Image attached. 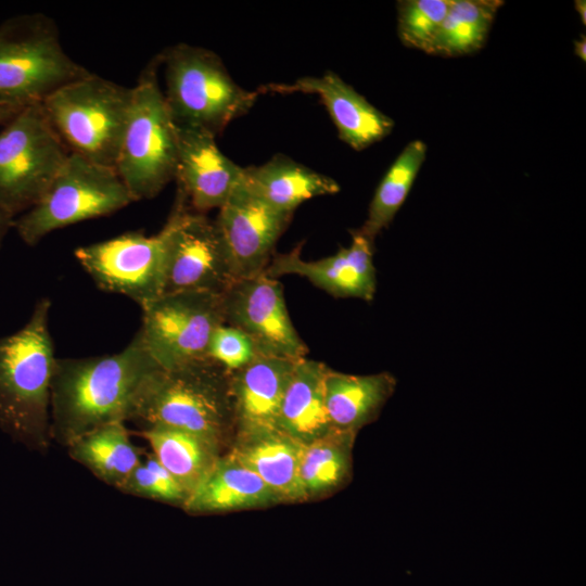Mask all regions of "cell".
<instances>
[{"label":"cell","instance_id":"cell-1","mask_svg":"<svg viewBox=\"0 0 586 586\" xmlns=\"http://www.w3.org/2000/svg\"><path fill=\"white\" fill-rule=\"evenodd\" d=\"M161 368L139 332L122 351L56 358L51 382V440L67 447L113 422L129 421L146 378Z\"/></svg>","mask_w":586,"mask_h":586},{"label":"cell","instance_id":"cell-2","mask_svg":"<svg viewBox=\"0 0 586 586\" xmlns=\"http://www.w3.org/2000/svg\"><path fill=\"white\" fill-rule=\"evenodd\" d=\"M51 301L39 298L26 323L0 337V430L28 450L46 454L51 440V382L56 357Z\"/></svg>","mask_w":586,"mask_h":586},{"label":"cell","instance_id":"cell-3","mask_svg":"<svg viewBox=\"0 0 586 586\" xmlns=\"http://www.w3.org/2000/svg\"><path fill=\"white\" fill-rule=\"evenodd\" d=\"M129 420L190 431L222 446L235 432L230 373L209 358L158 368L138 392Z\"/></svg>","mask_w":586,"mask_h":586},{"label":"cell","instance_id":"cell-4","mask_svg":"<svg viewBox=\"0 0 586 586\" xmlns=\"http://www.w3.org/2000/svg\"><path fill=\"white\" fill-rule=\"evenodd\" d=\"M165 68V102L178 127L216 137L246 114L258 91L240 87L220 58L211 50L178 43L160 54Z\"/></svg>","mask_w":586,"mask_h":586},{"label":"cell","instance_id":"cell-5","mask_svg":"<svg viewBox=\"0 0 586 586\" xmlns=\"http://www.w3.org/2000/svg\"><path fill=\"white\" fill-rule=\"evenodd\" d=\"M90 72L63 49L56 24L42 13L0 23V105L21 110L41 103Z\"/></svg>","mask_w":586,"mask_h":586},{"label":"cell","instance_id":"cell-6","mask_svg":"<svg viewBox=\"0 0 586 586\" xmlns=\"http://www.w3.org/2000/svg\"><path fill=\"white\" fill-rule=\"evenodd\" d=\"M132 92L89 73L52 92L41 105L69 152L115 169Z\"/></svg>","mask_w":586,"mask_h":586},{"label":"cell","instance_id":"cell-7","mask_svg":"<svg viewBox=\"0 0 586 586\" xmlns=\"http://www.w3.org/2000/svg\"><path fill=\"white\" fill-rule=\"evenodd\" d=\"M160 55L132 87L115 170L135 201L156 196L175 179L177 128L158 84Z\"/></svg>","mask_w":586,"mask_h":586},{"label":"cell","instance_id":"cell-8","mask_svg":"<svg viewBox=\"0 0 586 586\" xmlns=\"http://www.w3.org/2000/svg\"><path fill=\"white\" fill-rule=\"evenodd\" d=\"M133 200L116 170L69 152L40 200L13 220V229L28 246L54 230L106 216Z\"/></svg>","mask_w":586,"mask_h":586},{"label":"cell","instance_id":"cell-9","mask_svg":"<svg viewBox=\"0 0 586 586\" xmlns=\"http://www.w3.org/2000/svg\"><path fill=\"white\" fill-rule=\"evenodd\" d=\"M3 126L0 130V209L14 220L40 200L69 151L41 103L20 110Z\"/></svg>","mask_w":586,"mask_h":586},{"label":"cell","instance_id":"cell-10","mask_svg":"<svg viewBox=\"0 0 586 586\" xmlns=\"http://www.w3.org/2000/svg\"><path fill=\"white\" fill-rule=\"evenodd\" d=\"M160 232L164 241L163 294L181 291L222 294L235 280L228 247L215 220L193 211L179 192Z\"/></svg>","mask_w":586,"mask_h":586},{"label":"cell","instance_id":"cell-11","mask_svg":"<svg viewBox=\"0 0 586 586\" xmlns=\"http://www.w3.org/2000/svg\"><path fill=\"white\" fill-rule=\"evenodd\" d=\"M139 333L162 369L207 357L213 333L225 323L222 294L165 293L145 304Z\"/></svg>","mask_w":586,"mask_h":586},{"label":"cell","instance_id":"cell-12","mask_svg":"<svg viewBox=\"0 0 586 586\" xmlns=\"http://www.w3.org/2000/svg\"><path fill=\"white\" fill-rule=\"evenodd\" d=\"M75 257L102 290L122 294L140 307L163 294L164 241L161 232H126L84 245Z\"/></svg>","mask_w":586,"mask_h":586},{"label":"cell","instance_id":"cell-13","mask_svg":"<svg viewBox=\"0 0 586 586\" xmlns=\"http://www.w3.org/2000/svg\"><path fill=\"white\" fill-rule=\"evenodd\" d=\"M225 323L243 331L259 355L301 359L308 352L296 331L280 282L265 272L235 279L222 293Z\"/></svg>","mask_w":586,"mask_h":586},{"label":"cell","instance_id":"cell-14","mask_svg":"<svg viewBox=\"0 0 586 586\" xmlns=\"http://www.w3.org/2000/svg\"><path fill=\"white\" fill-rule=\"evenodd\" d=\"M293 217L250 193L242 183L219 208L215 222L228 247L235 279L265 272Z\"/></svg>","mask_w":586,"mask_h":586},{"label":"cell","instance_id":"cell-15","mask_svg":"<svg viewBox=\"0 0 586 586\" xmlns=\"http://www.w3.org/2000/svg\"><path fill=\"white\" fill-rule=\"evenodd\" d=\"M301 246L275 255L265 273L272 278L296 275L334 297L373 300L377 276L373 265V241L357 230L352 231L349 246L316 260L302 258Z\"/></svg>","mask_w":586,"mask_h":586},{"label":"cell","instance_id":"cell-16","mask_svg":"<svg viewBox=\"0 0 586 586\" xmlns=\"http://www.w3.org/2000/svg\"><path fill=\"white\" fill-rule=\"evenodd\" d=\"M177 128V192L189 206L205 214L220 208L243 181V168L217 146L213 135L187 127Z\"/></svg>","mask_w":586,"mask_h":586},{"label":"cell","instance_id":"cell-17","mask_svg":"<svg viewBox=\"0 0 586 586\" xmlns=\"http://www.w3.org/2000/svg\"><path fill=\"white\" fill-rule=\"evenodd\" d=\"M258 92L317 94L333 120L339 138L356 151L383 140L395 125L390 116L333 72L319 77H302L291 84H269Z\"/></svg>","mask_w":586,"mask_h":586},{"label":"cell","instance_id":"cell-18","mask_svg":"<svg viewBox=\"0 0 586 586\" xmlns=\"http://www.w3.org/2000/svg\"><path fill=\"white\" fill-rule=\"evenodd\" d=\"M302 448L277 426H264L237 431L227 455L259 476L281 504L301 502L306 500L298 475Z\"/></svg>","mask_w":586,"mask_h":586},{"label":"cell","instance_id":"cell-19","mask_svg":"<svg viewBox=\"0 0 586 586\" xmlns=\"http://www.w3.org/2000/svg\"><path fill=\"white\" fill-rule=\"evenodd\" d=\"M297 360L258 355L244 368L230 373L235 432L277 426L281 403Z\"/></svg>","mask_w":586,"mask_h":586},{"label":"cell","instance_id":"cell-20","mask_svg":"<svg viewBox=\"0 0 586 586\" xmlns=\"http://www.w3.org/2000/svg\"><path fill=\"white\" fill-rule=\"evenodd\" d=\"M242 186L269 206L292 214L309 199L340 191L333 178L283 154L275 155L263 165L244 167Z\"/></svg>","mask_w":586,"mask_h":586},{"label":"cell","instance_id":"cell-21","mask_svg":"<svg viewBox=\"0 0 586 586\" xmlns=\"http://www.w3.org/2000/svg\"><path fill=\"white\" fill-rule=\"evenodd\" d=\"M395 386L390 372L358 375L328 368L324 404L332 429L357 434L377 419Z\"/></svg>","mask_w":586,"mask_h":586},{"label":"cell","instance_id":"cell-22","mask_svg":"<svg viewBox=\"0 0 586 586\" xmlns=\"http://www.w3.org/2000/svg\"><path fill=\"white\" fill-rule=\"evenodd\" d=\"M277 504H281L280 499L259 476L225 455L188 497L182 509L193 514H206Z\"/></svg>","mask_w":586,"mask_h":586},{"label":"cell","instance_id":"cell-23","mask_svg":"<svg viewBox=\"0 0 586 586\" xmlns=\"http://www.w3.org/2000/svg\"><path fill=\"white\" fill-rule=\"evenodd\" d=\"M328 368L321 361L298 359L281 403L277 428L303 445L333 430L324 404Z\"/></svg>","mask_w":586,"mask_h":586},{"label":"cell","instance_id":"cell-24","mask_svg":"<svg viewBox=\"0 0 586 586\" xmlns=\"http://www.w3.org/2000/svg\"><path fill=\"white\" fill-rule=\"evenodd\" d=\"M140 434L149 442L152 454L169 471L187 497L198 488L221 457L220 444L190 431L152 425L143 428Z\"/></svg>","mask_w":586,"mask_h":586},{"label":"cell","instance_id":"cell-25","mask_svg":"<svg viewBox=\"0 0 586 586\" xmlns=\"http://www.w3.org/2000/svg\"><path fill=\"white\" fill-rule=\"evenodd\" d=\"M126 422H113L80 436L66 448L69 457L97 479L118 489L142 460Z\"/></svg>","mask_w":586,"mask_h":586},{"label":"cell","instance_id":"cell-26","mask_svg":"<svg viewBox=\"0 0 586 586\" xmlns=\"http://www.w3.org/2000/svg\"><path fill=\"white\" fill-rule=\"evenodd\" d=\"M356 433L332 430L303 445L298 475L306 500L329 495L346 485L352 476Z\"/></svg>","mask_w":586,"mask_h":586},{"label":"cell","instance_id":"cell-27","mask_svg":"<svg viewBox=\"0 0 586 586\" xmlns=\"http://www.w3.org/2000/svg\"><path fill=\"white\" fill-rule=\"evenodd\" d=\"M502 4L501 0H453L426 54L455 58L479 51Z\"/></svg>","mask_w":586,"mask_h":586},{"label":"cell","instance_id":"cell-28","mask_svg":"<svg viewBox=\"0 0 586 586\" xmlns=\"http://www.w3.org/2000/svg\"><path fill=\"white\" fill-rule=\"evenodd\" d=\"M426 150L422 140L410 141L383 176L370 202L368 216L358 229L368 239L374 241L394 219L425 161Z\"/></svg>","mask_w":586,"mask_h":586},{"label":"cell","instance_id":"cell-29","mask_svg":"<svg viewBox=\"0 0 586 586\" xmlns=\"http://www.w3.org/2000/svg\"><path fill=\"white\" fill-rule=\"evenodd\" d=\"M453 0H400L397 2V34L405 47L428 53Z\"/></svg>","mask_w":586,"mask_h":586},{"label":"cell","instance_id":"cell-30","mask_svg":"<svg viewBox=\"0 0 586 586\" xmlns=\"http://www.w3.org/2000/svg\"><path fill=\"white\" fill-rule=\"evenodd\" d=\"M118 491L127 495L171 504L181 508L188 498L169 471L153 454H148L140 461Z\"/></svg>","mask_w":586,"mask_h":586},{"label":"cell","instance_id":"cell-31","mask_svg":"<svg viewBox=\"0 0 586 586\" xmlns=\"http://www.w3.org/2000/svg\"><path fill=\"white\" fill-rule=\"evenodd\" d=\"M258 355L252 340L240 329L227 323L213 333L207 352V357L229 373L244 368Z\"/></svg>","mask_w":586,"mask_h":586},{"label":"cell","instance_id":"cell-32","mask_svg":"<svg viewBox=\"0 0 586 586\" xmlns=\"http://www.w3.org/2000/svg\"><path fill=\"white\" fill-rule=\"evenodd\" d=\"M13 227V219L0 209V249L9 230Z\"/></svg>","mask_w":586,"mask_h":586},{"label":"cell","instance_id":"cell-33","mask_svg":"<svg viewBox=\"0 0 586 586\" xmlns=\"http://www.w3.org/2000/svg\"><path fill=\"white\" fill-rule=\"evenodd\" d=\"M574 54L583 62L586 61V36L584 34L574 40Z\"/></svg>","mask_w":586,"mask_h":586},{"label":"cell","instance_id":"cell-34","mask_svg":"<svg viewBox=\"0 0 586 586\" xmlns=\"http://www.w3.org/2000/svg\"><path fill=\"white\" fill-rule=\"evenodd\" d=\"M18 111L20 110L0 105V125L3 126L8 123Z\"/></svg>","mask_w":586,"mask_h":586},{"label":"cell","instance_id":"cell-35","mask_svg":"<svg viewBox=\"0 0 586 586\" xmlns=\"http://www.w3.org/2000/svg\"><path fill=\"white\" fill-rule=\"evenodd\" d=\"M574 8L578 13L579 20L583 25L586 24V1L585 0H575Z\"/></svg>","mask_w":586,"mask_h":586}]
</instances>
